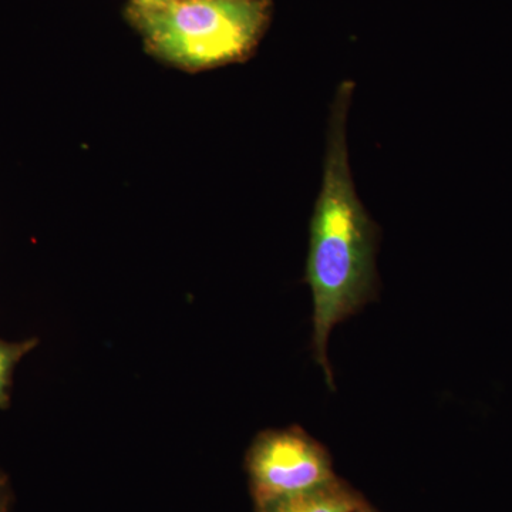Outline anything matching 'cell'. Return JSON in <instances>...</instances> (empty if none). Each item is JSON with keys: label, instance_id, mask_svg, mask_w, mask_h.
Segmentation results:
<instances>
[{"label": "cell", "instance_id": "cell-1", "mask_svg": "<svg viewBox=\"0 0 512 512\" xmlns=\"http://www.w3.org/2000/svg\"><path fill=\"white\" fill-rule=\"evenodd\" d=\"M355 84L336 90L330 109L322 185L311 221L306 282L313 296V352L335 390L328 340L338 323L376 298L379 228L367 214L350 171L348 114Z\"/></svg>", "mask_w": 512, "mask_h": 512}, {"label": "cell", "instance_id": "cell-2", "mask_svg": "<svg viewBox=\"0 0 512 512\" xmlns=\"http://www.w3.org/2000/svg\"><path fill=\"white\" fill-rule=\"evenodd\" d=\"M127 18L147 49L188 70L212 69L247 59L271 19L269 0H168L130 3Z\"/></svg>", "mask_w": 512, "mask_h": 512}, {"label": "cell", "instance_id": "cell-3", "mask_svg": "<svg viewBox=\"0 0 512 512\" xmlns=\"http://www.w3.org/2000/svg\"><path fill=\"white\" fill-rule=\"evenodd\" d=\"M245 470L255 511L336 477L329 451L299 426L261 431L248 448Z\"/></svg>", "mask_w": 512, "mask_h": 512}, {"label": "cell", "instance_id": "cell-4", "mask_svg": "<svg viewBox=\"0 0 512 512\" xmlns=\"http://www.w3.org/2000/svg\"><path fill=\"white\" fill-rule=\"evenodd\" d=\"M366 498L348 481L333 477L308 490L286 495L255 512H356Z\"/></svg>", "mask_w": 512, "mask_h": 512}, {"label": "cell", "instance_id": "cell-5", "mask_svg": "<svg viewBox=\"0 0 512 512\" xmlns=\"http://www.w3.org/2000/svg\"><path fill=\"white\" fill-rule=\"evenodd\" d=\"M37 346V339L22 342L0 340V409H6L10 402L13 372L20 360Z\"/></svg>", "mask_w": 512, "mask_h": 512}, {"label": "cell", "instance_id": "cell-6", "mask_svg": "<svg viewBox=\"0 0 512 512\" xmlns=\"http://www.w3.org/2000/svg\"><path fill=\"white\" fill-rule=\"evenodd\" d=\"M12 503V485H10L9 477L0 470V512H10Z\"/></svg>", "mask_w": 512, "mask_h": 512}, {"label": "cell", "instance_id": "cell-7", "mask_svg": "<svg viewBox=\"0 0 512 512\" xmlns=\"http://www.w3.org/2000/svg\"><path fill=\"white\" fill-rule=\"evenodd\" d=\"M168 2V0H131L136 5H160V3Z\"/></svg>", "mask_w": 512, "mask_h": 512}, {"label": "cell", "instance_id": "cell-8", "mask_svg": "<svg viewBox=\"0 0 512 512\" xmlns=\"http://www.w3.org/2000/svg\"><path fill=\"white\" fill-rule=\"evenodd\" d=\"M356 512H379V511H376L375 508L372 507V505L367 503V504L363 505L362 508H359V510H357Z\"/></svg>", "mask_w": 512, "mask_h": 512}]
</instances>
